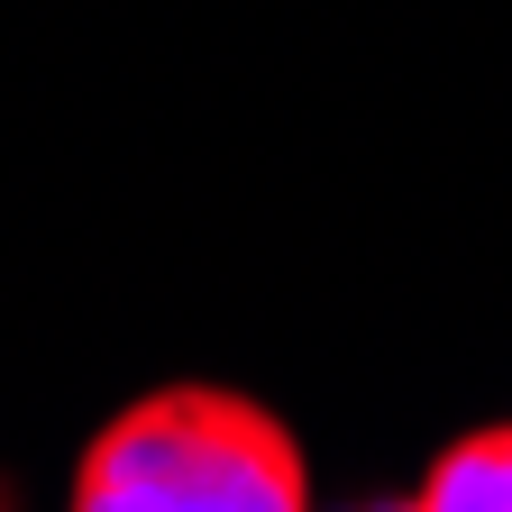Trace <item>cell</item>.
<instances>
[{
	"instance_id": "cell-1",
	"label": "cell",
	"mask_w": 512,
	"mask_h": 512,
	"mask_svg": "<svg viewBox=\"0 0 512 512\" xmlns=\"http://www.w3.org/2000/svg\"><path fill=\"white\" fill-rule=\"evenodd\" d=\"M74 512H311V467L256 394L165 384L74 458Z\"/></svg>"
},
{
	"instance_id": "cell-2",
	"label": "cell",
	"mask_w": 512,
	"mask_h": 512,
	"mask_svg": "<svg viewBox=\"0 0 512 512\" xmlns=\"http://www.w3.org/2000/svg\"><path fill=\"white\" fill-rule=\"evenodd\" d=\"M394 512H512V421L448 439L421 476V494L394 503Z\"/></svg>"
},
{
	"instance_id": "cell-3",
	"label": "cell",
	"mask_w": 512,
	"mask_h": 512,
	"mask_svg": "<svg viewBox=\"0 0 512 512\" xmlns=\"http://www.w3.org/2000/svg\"><path fill=\"white\" fill-rule=\"evenodd\" d=\"M0 512H19V503H10V485H0Z\"/></svg>"
}]
</instances>
